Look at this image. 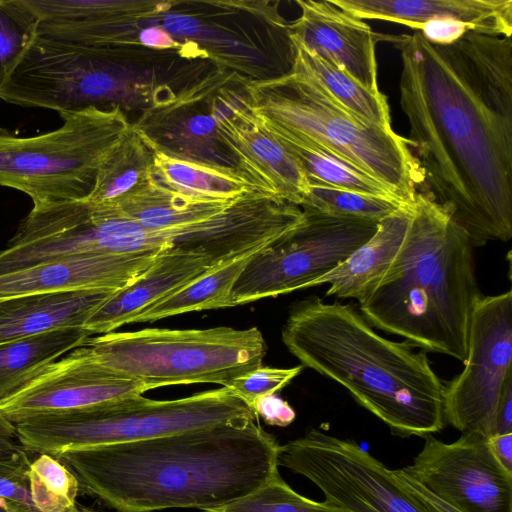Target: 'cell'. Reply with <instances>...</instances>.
Returning <instances> with one entry per match:
<instances>
[{
	"mask_svg": "<svg viewBox=\"0 0 512 512\" xmlns=\"http://www.w3.org/2000/svg\"><path fill=\"white\" fill-rule=\"evenodd\" d=\"M401 54L400 106L425 193L473 246L512 236V40L469 30L439 45L419 30Z\"/></svg>",
	"mask_w": 512,
	"mask_h": 512,
	"instance_id": "obj_1",
	"label": "cell"
},
{
	"mask_svg": "<svg viewBox=\"0 0 512 512\" xmlns=\"http://www.w3.org/2000/svg\"><path fill=\"white\" fill-rule=\"evenodd\" d=\"M280 445L242 418L167 436L54 454L85 493L117 512L217 508L276 473Z\"/></svg>",
	"mask_w": 512,
	"mask_h": 512,
	"instance_id": "obj_2",
	"label": "cell"
},
{
	"mask_svg": "<svg viewBox=\"0 0 512 512\" xmlns=\"http://www.w3.org/2000/svg\"><path fill=\"white\" fill-rule=\"evenodd\" d=\"M282 341L303 367L339 383L393 434L425 437L445 425L443 382L426 352L378 334L353 304L294 303Z\"/></svg>",
	"mask_w": 512,
	"mask_h": 512,
	"instance_id": "obj_3",
	"label": "cell"
},
{
	"mask_svg": "<svg viewBox=\"0 0 512 512\" xmlns=\"http://www.w3.org/2000/svg\"><path fill=\"white\" fill-rule=\"evenodd\" d=\"M473 247L445 208L417 192L403 245L358 300V310L373 327L413 347L465 362L472 314L482 295Z\"/></svg>",
	"mask_w": 512,
	"mask_h": 512,
	"instance_id": "obj_4",
	"label": "cell"
},
{
	"mask_svg": "<svg viewBox=\"0 0 512 512\" xmlns=\"http://www.w3.org/2000/svg\"><path fill=\"white\" fill-rule=\"evenodd\" d=\"M245 90L266 130L332 153L413 205L422 175L408 140L344 108L297 62L289 74L251 82Z\"/></svg>",
	"mask_w": 512,
	"mask_h": 512,
	"instance_id": "obj_5",
	"label": "cell"
},
{
	"mask_svg": "<svg viewBox=\"0 0 512 512\" xmlns=\"http://www.w3.org/2000/svg\"><path fill=\"white\" fill-rule=\"evenodd\" d=\"M242 418L253 409L226 387L175 400L135 395L80 410L39 414L15 424L28 452H56L167 436Z\"/></svg>",
	"mask_w": 512,
	"mask_h": 512,
	"instance_id": "obj_6",
	"label": "cell"
},
{
	"mask_svg": "<svg viewBox=\"0 0 512 512\" xmlns=\"http://www.w3.org/2000/svg\"><path fill=\"white\" fill-rule=\"evenodd\" d=\"M101 365L148 390L167 385L214 383L262 366L266 343L257 327L235 329L145 328L110 332L85 344Z\"/></svg>",
	"mask_w": 512,
	"mask_h": 512,
	"instance_id": "obj_7",
	"label": "cell"
},
{
	"mask_svg": "<svg viewBox=\"0 0 512 512\" xmlns=\"http://www.w3.org/2000/svg\"><path fill=\"white\" fill-rule=\"evenodd\" d=\"M62 125L35 136L0 131V186L33 205L86 200L98 172L131 126L120 106L59 113Z\"/></svg>",
	"mask_w": 512,
	"mask_h": 512,
	"instance_id": "obj_8",
	"label": "cell"
},
{
	"mask_svg": "<svg viewBox=\"0 0 512 512\" xmlns=\"http://www.w3.org/2000/svg\"><path fill=\"white\" fill-rule=\"evenodd\" d=\"M302 211L297 226L251 255L233 284V307L312 287L366 243L378 227L374 221Z\"/></svg>",
	"mask_w": 512,
	"mask_h": 512,
	"instance_id": "obj_9",
	"label": "cell"
},
{
	"mask_svg": "<svg viewBox=\"0 0 512 512\" xmlns=\"http://www.w3.org/2000/svg\"><path fill=\"white\" fill-rule=\"evenodd\" d=\"M277 464L314 483L326 503L350 512H428L393 470L356 442L319 429L280 446Z\"/></svg>",
	"mask_w": 512,
	"mask_h": 512,
	"instance_id": "obj_10",
	"label": "cell"
},
{
	"mask_svg": "<svg viewBox=\"0 0 512 512\" xmlns=\"http://www.w3.org/2000/svg\"><path fill=\"white\" fill-rule=\"evenodd\" d=\"M511 362L512 292L481 295L472 314L465 367L445 382V422L462 433L490 438Z\"/></svg>",
	"mask_w": 512,
	"mask_h": 512,
	"instance_id": "obj_11",
	"label": "cell"
},
{
	"mask_svg": "<svg viewBox=\"0 0 512 512\" xmlns=\"http://www.w3.org/2000/svg\"><path fill=\"white\" fill-rule=\"evenodd\" d=\"M404 472L460 512H512V473L495 459L489 438L466 432L445 443L424 437Z\"/></svg>",
	"mask_w": 512,
	"mask_h": 512,
	"instance_id": "obj_12",
	"label": "cell"
},
{
	"mask_svg": "<svg viewBox=\"0 0 512 512\" xmlns=\"http://www.w3.org/2000/svg\"><path fill=\"white\" fill-rule=\"evenodd\" d=\"M220 142L254 190L300 207L310 184L299 161L260 124L246 96L221 89L211 99Z\"/></svg>",
	"mask_w": 512,
	"mask_h": 512,
	"instance_id": "obj_13",
	"label": "cell"
},
{
	"mask_svg": "<svg viewBox=\"0 0 512 512\" xmlns=\"http://www.w3.org/2000/svg\"><path fill=\"white\" fill-rule=\"evenodd\" d=\"M147 387L101 365L84 345L55 361L21 393L0 406L16 423L30 416L89 408L142 395Z\"/></svg>",
	"mask_w": 512,
	"mask_h": 512,
	"instance_id": "obj_14",
	"label": "cell"
},
{
	"mask_svg": "<svg viewBox=\"0 0 512 512\" xmlns=\"http://www.w3.org/2000/svg\"><path fill=\"white\" fill-rule=\"evenodd\" d=\"M300 17L288 33L310 53L345 71L364 87L379 91L376 43L384 35L332 1L298 0Z\"/></svg>",
	"mask_w": 512,
	"mask_h": 512,
	"instance_id": "obj_15",
	"label": "cell"
},
{
	"mask_svg": "<svg viewBox=\"0 0 512 512\" xmlns=\"http://www.w3.org/2000/svg\"><path fill=\"white\" fill-rule=\"evenodd\" d=\"M157 255L90 254L41 262L0 275V299L87 289L118 290L144 273Z\"/></svg>",
	"mask_w": 512,
	"mask_h": 512,
	"instance_id": "obj_16",
	"label": "cell"
},
{
	"mask_svg": "<svg viewBox=\"0 0 512 512\" xmlns=\"http://www.w3.org/2000/svg\"><path fill=\"white\" fill-rule=\"evenodd\" d=\"M219 265L222 264H216L201 254L178 249L162 250L144 273L126 286L115 290L91 314L83 327L91 335L113 332L118 327L129 324V321L147 306Z\"/></svg>",
	"mask_w": 512,
	"mask_h": 512,
	"instance_id": "obj_17",
	"label": "cell"
},
{
	"mask_svg": "<svg viewBox=\"0 0 512 512\" xmlns=\"http://www.w3.org/2000/svg\"><path fill=\"white\" fill-rule=\"evenodd\" d=\"M358 19L390 21L420 30L434 19H454L472 30L511 37L512 0H331Z\"/></svg>",
	"mask_w": 512,
	"mask_h": 512,
	"instance_id": "obj_18",
	"label": "cell"
},
{
	"mask_svg": "<svg viewBox=\"0 0 512 512\" xmlns=\"http://www.w3.org/2000/svg\"><path fill=\"white\" fill-rule=\"evenodd\" d=\"M114 291L87 289L0 299V343L63 327H83Z\"/></svg>",
	"mask_w": 512,
	"mask_h": 512,
	"instance_id": "obj_19",
	"label": "cell"
},
{
	"mask_svg": "<svg viewBox=\"0 0 512 512\" xmlns=\"http://www.w3.org/2000/svg\"><path fill=\"white\" fill-rule=\"evenodd\" d=\"M413 205L404 206L378 222L374 235L345 262L316 280L313 286L330 284L325 296L360 300L381 278L405 240Z\"/></svg>",
	"mask_w": 512,
	"mask_h": 512,
	"instance_id": "obj_20",
	"label": "cell"
},
{
	"mask_svg": "<svg viewBox=\"0 0 512 512\" xmlns=\"http://www.w3.org/2000/svg\"><path fill=\"white\" fill-rule=\"evenodd\" d=\"M84 327H63L0 343V406L21 393L60 356L84 346Z\"/></svg>",
	"mask_w": 512,
	"mask_h": 512,
	"instance_id": "obj_21",
	"label": "cell"
},
{
	"mask_svg": "<svg viewBox=\"0 0 512 512\" xmlns=\"http://www.w3.org/2000/svg\"><path fill=\"white\" fill-rule=\"evenodd\" d=\"M213 200L184 195L158 183L153 176L112 210L139 225L162 230L184 226L214 216L234 200Z\"/></svg>",
	"mask_w": 512,
	"mask_h": 512,
	"instance_id": "obj_22",
	"label": "cell"
},
{
	"mask_svg": "<svg viewBox=\"0 0 512 512\" xmlns=\"http://www.w3.org/2000/svg\"><path fill=\"white\" fill-rule=\"evenodd\" d=\"M151 149L153 178L175 192L197 198L229 200L254 190L229 165L176 157L152 147Z\"/></svg>",
	"mask_w": 512,
	"mask_h": 512,
	"instance_id": "obj_23",
	"label": "cell"
},
{
	"mask_svg": "<svg viewBox=\"0 0 512 512\" xmlns=\"http://www.w3.org/2000/svg\"><path fill=\"white\" fill-rule=\"evenodd\" d=\"M152 168L153 151L144 134L131 124L100 168L86 201L95 208L112 210L152 177Z\"/></svg>",
	"mask_w": 512,
	"mask_h": 512,
	"instance_id": "obj_24",
	"label": "cell"
},
{
	"mask_svg": "<svg viewBox=\"0 0 512 512\" xmlns=\"http://www.w3.org/2000/svg\"><path fill=\"white\" fill-rule=\"evenodd\" d=\"M256 251L243 254L215 267L191 283L147 306L136 314L129 324L153 322L192 311L233 307L230 300L233 284Z\"/></svg>",
	"mask_w": 512,
	"mask_h": 512,
	"instance_id": "obj_25",
	"label": "cell"
},
{
	"mask_svg": "<svg viewBox=\"0 0 512 512\" xmlns=\"http://www.w3.org/2000/svg\"><path fill=\"white\" fill-rule=\"evenodd\" d=\"M289 37L294 47V61L339 104L368 122L392 128L387 99L383 93L364 87L345 71L310 53L297 39L291 35Z\"/></svg>",
	"mask_w": 512,
	"mask_h": 512,
	"instance_id": "obj_26",
	"label": "cell"
},
{
	"mask_svg": "<svg viewBox=\"0 0 512 512\" xmlns=\"http://www.w3.org/2000/svg\"><path fill=\"white\" fill-rule=\"evenodd\" d=\"M266 131L299 161L310 186H329L400 200L381 182L332 153L293 137Z\"/></svg>",
	"mask_w": 512,
	"mask_h": 512,
	"instance_id": "obj_27",
	"label": "cell"
},
{
	"mask_svg": "<svg viewBox=\"0 0 512 512\" xmlns=\"http://www.w3.org/2000/svg\"><path fill=\"white\" fill-rule=\"evenodd\" d=\"M32 502L38 512H97L79 508L75 475L58 458L42 453L27 471Z\"/></svg>",
	"mask_w": 512,
	"mask_h": 512,
	"instance_id": "obj_28",
	"label": "cell"
},
{
	"mask_svg": "<svg viewBox=\"0 0 512 512\" xmlns=\"http://www.w3.org/2000/svg\"><path fill=\"white\" fill-rule=\"evenodd\" d=\"M404 206L412 205L390 197L311 185L300 208L342 218L379 222Z\"/></svg>",
	"mask_w": 512,
	"mask_h": 512,
	"instance_id": "obj_29",
	"label": "cell"
},
{
	"mask_svg": "<svg viewBox=\"0 0 512 512\" xmlns=\"http://www.w3.org/2000/svg\"><path fill=\"white\" fill-rule=\"evenodd\" d=\"M38 24L27 0H0V91L37 36Z\"/></svg>",
	"mask_w": 512,
	"mask_h": 512,
	"instance_id": "obj_30",
	"label": "cell"
},
{
	"mask_svg": "<svg viewBox=\"0 0 512 512\" xmlns=\"http://www.w3.org/2000/svg\"><path fill=\"white\" fill-rule=\"evenodd\" d=\"M203 512H350L344 508L310 500L295 492L276 473L252 493L226 505Z\"/></svg>",
	"mask_w": 512,
	"mask_h": 512,
	"instance_id": "obj_31",
	"label": "cell"
},
{
	"mask_svg": "<svg viewBox=\"0 0 512 512\" xmlns=\"http://www.w3.org/2000/svg\"><path fill=\"white\" fill-rule=\"evenodd\" d=\"M303 368L302 365L287 369L260 366L236 377L226 388L230 389L251 407L257 398L280 391Z\"/></svg>",
	"mask_w": 512,
	"mask_h": 512,
	"instance_id": "obj_32",
	"label": "cell"
},
{
	"mask_svg": "<svg viewBox=\"0 0 512 512\" xmlns=\"http://www.w3.org/2000/svg\"><path fill=\"white\" fill-rule=\"evenodd\" d=\"M29 465L0 463V498L26 510L38 512L31 494L27 471Z\"/></svg>",
	"mask_w": 512,
	"mask_h": 512,
	"instance_id": "obj_33",
	"label": "cell"
},
{
	"mask_svg": "<svg viewBox=\"0 0 512 512\" xmlns=\"http://www.w3.org/2000/svg\"><path fill=\"white\" fill-rule=\"evenodd\" d=\"M251 408L267 424L273 426L286 427L290 425L296 417L294 409L275 394H269L257 398L251 405Z\"/></svg>",
	"mask_w": 512,
	"mask_h": 512,
	"instance_id": "obj_34",
	"label": "cell"
},
{
	"mask_svg": "<svg viewBox=\"0 0 512 512\" xmlns=\"http://www.w3.org/2000/svg\"><path fill=\"white\" fill-rule=\"evenodd\" d=\"M29 453L20 442L15 424L0 411V463L29 465Z\"/></svg>",
	"mask_w": 512,
	"mask_h": 512,
	"instance_id": "obj_35",
	"label": "cell"
},
{
	"mask_svg": "<svg viewBox=\"0 0 512 512\" xmlns=\"http://www.w3.org/2000/svg\"><path fill=\"white\" fill-rule=\"evenodd\" d=\"M469 30L472 29L467 24L454 19H434L424 23L419 31L431 43L449 45Z\"/></svg>",
	"mask_w": 512,
	"mask_h": 512,
	"instance_id": "obj_36",
	"label": "cell"
},
{
	"mask_svg": "<svg viewBox=\"0 0 512 512\" xmlns=\"http://www.w3.org/2000/svg\"><path fill=\"white\" fill-rule=\"evenodd\" d=\"M401 484L426 508L428 512H460L443 502L415 479L407 475L402 468L393 470Z\"/></svg>",
	"mask_w": 512,
	"mask_h": 512,
	"instance_id": "obj_37",
	"label": "cell"
},
{
	"mask_svg": "<svg viewBox=\"0 0 512 512\" xmlns=\"http://www.w3.org/2000/svg\"><path fill=\"white\" fill-rule=\"evenodd\" d=\"M508 433H512V373L506 378L498 400L492 436Z\"/></svg>",
	"mask_w": 512,
	"mask_h": 512,
	"instance_id": "obj_38",
	"label": "cell"
},
{
	"mask_svg": "<svg viewBox=\"0 0 512 512\" xmlns=\"http://www.w3.org/2000/svg\"><path fill=\"white\" fill-rule=\"evenodd\" d=\"M140 44L154 49H172L180 46L173 36L161 26H148L139 31Z\"/></svg>",
	"mask_w": 512,
	"mask_h": 512,
	"instance_id": "obj_39",
	"label": "cell"
},
{
	"mask_svg": "<svg viewBox=\"0 0 512 512\" xmlns=\"http://www.w3.org/2000/svg\"><path fill=\"white\" fill-rule=\"evenodd\" d=\"M489 446L498 463L512 473V433L490 437Z\"/></svg>",
	"mask_w": 512,
	"mask_h": 512,
	"instance_id": "obj_40",
	"label": "cell"
},
{
	"mask_svg": "<svg viewBox=\"0 0 512 512\" xmlns=\"http://www.w3.org/2000/svg\"><path fill=\"white\" fill-rule=\"evenodd\" d=\"M160 26L171 35H191L197 30V23L192 17L175 13L164 17Z\"/></svg>",
	"mask_w": 512,
	"mask_h": 512,
	"instance_id": "obj_41",
	"label": "cell"
},
{
	"mask_svg": "<svg viewBox=\"0 0 512 512\" xmlns=\"http://www.w3.org/2000/svg\"><path fill=\"white\" fill-rule=\"evenodd\" d=\"M0 512H27L26 510L0 498Z\"/></svg>",
	"mask_w": 512,
	"mask_h": 512,
	"instance_id": "obj_42",
	"label": "cell"
}]
</instances>
